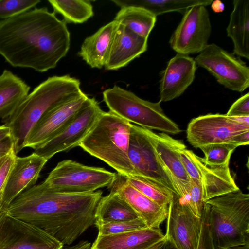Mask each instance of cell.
Instances as JSON below:
<instances>
[{
  "mask_svg": "<svg viewBox=\"0 0 249 249\" xmlns=\"http://www.w3.org/2000/svg\"><path fill=\"white\" fill-rule=\"evenodd\" d=\"M70 47L66 23L46 7L0 21V55L13 67L47 71L56 66Z\"/></svg>",
  "mask_w": 249,
  "mask_h": 249,
  "instance_id": "1",
  "label": "cell"
},
{
  "mask_svg": "<svg viewBox=\"0 0 249 249\" xmlns=\"http://www.w3.org/2000/svg\"><path fill=\"white\" fill-rule=\"evenodd\" d=\"M101 190L72 194L56 192L42 182L19 194L3 210L69 246L94 224Z\"/></svg>",
  "mask_w": 249,
  "mask_h": 249,
  "instance_id": "2",
  "label": "cell"
},
{
  "mask_svg": "<svg viewBox=\"0 0 249 249\" xmlns=\"http://www.w3.org/2000/svg\"><path fill=\"white\" fill-rule=\"evenodd\" d=\"M82 93L80 81L69 75L50 77L36 87L2 120L10 128L16 154L23 148L28 133L45 113Z\"/></svg>",
  "mask_w": 249,
  "mask_h": 249,
  "instance_id": "3",
  "label": "cell"
},
{
  "mask_svg": "<svg viewBox=\"0 0 249 249\" xmlns=\"http://www.w3.org/2000/svg\"><path fill=\"white\" fill-rule=\"evenodd\" d=\"M131 124L111 111H103L79 146L124 176L134 175L128 155Z\"/></svg>",
  "mask_w": 249,
  "mask_h": 249,
  "instance_id": "4",
  "label": "cell"
},
{
  "mask_svg": "<svg viewBox=\"0 0 249 249\" xmlns=\"http://www.w3.org/2000/svg\"><path fill=\"white\" fill-rule=\"evenodd\" d=\"M215 249L249 242V195L240 189L204 201Z\"/></svg>",
  "mask_w": 249,
  "mask_h": 249,
  "instance_id": "5",
  "label": "cell"
},
{
  "mask_svg": "<svg viewBox=\"0 0 249 249\" xmlns=\"http://www.w3.org/2000/svg\"><path fill=\"white\" fill-rule=\"evenodd\" d=\"M103 97L110 111L130 123L172 134L181 131L178 126L165 115L160 101L155 103L143 100L116 85L104 90Z\"/></svg>",
  "mask_w": 249,
  "mask_h": 249,
  "instance_id": "6",
  "label": "cell"
},
{
  "mask_svg": "<svg viewBox=\"0 0 249 249\" xmlns=\"http://www.w3.org/2000/svg\"><path fill=\"white\" fill-rule=\"evenodd\" d=\"M116 173L105 168L89 166L66 160L59 162L43 181L50 189L59 192L72 194L95 192L109 186Z\"/></svg>",
  "mask_w": 249,
  "mask_h": 249,
  "instance_id": "7",
  "label": "cell"
},
{
  "mask_svg": "<svg viewBox=\"0 0 249 249\" xmlns=\"http://www.w3.org/2000/svg\"><path fill=\"white\" fill-rule=\"evenodd\" d=\"M195 61L229 89L241 92L249 87V67L234 54L214 43L208 44Z\"/></svg>",
  "mask_w": 249,
  "mask_h": 249,
  "instance_id": "8",
  "label": "cell"
},
{
  "mask_svg": "<svg viewBox=\"0 0 249 249\" xmlns=\"http://www.w3.org/2000/svg\"><path fill=\"white\" fill-rule=\"evenodd\" d=\"M103 111L94 98L88 97L71 122L34 152L48 160L59 152L79 146Z\"/></svg>",
  "mask_w": 249,
  "mask_h": 249,
  "instance_id": "9",
  "label": "cell"
},
{
  "mask_svg": "<svg viewBox=\"0 0 249 249\" xmlns=\"http://www.w3.org/2000/svg\"><path fill=\"white\" fill-rule=\"evenodd\" d=\"M212 31L206 6L199 5L187 9L170 39L177 53L189 55L200 53L208 45Z\"/></svg>",
  "mask_w": 249,
  "mask_h": 249,
  "instance_id": "10",
  "label": "cell"
},
{
  "mask_svg": "<svg viewBox=\"0 0 249 249\" xmlns=\"http://www.w3.org/2000/svg\"><path fill=\"white\" fill-rule=\"evenodd\" d=\"M64 245L37 227L0 211V249H61Z\"/></svg>",
  "mask_w": 249,
  "mask_h": 249,
  "instance_id": "11",
  "label": "cell"
},
{
  "mask_svg": "<svg viewBox=\"0 0 249 249\" xmlns=\"http://www.w3.org/2000/svg\"><path fill=\"white\" fill-rule=\"evenodd\" d=\"M128 155L134 174L154 179L174 193L176 191L143 128L131 124Z\"/></svg>",
  "mask_w": 249,
  "mask_h": 249,
  "instance_id": "12",
  "label": "cell"
},
{
  "mask_svg": "<svg viewBox=\"0 0 249 249\" xmlns=\"http://www.w3.org/2000/svg\"><path fill=\"white\" fill-rule=\"evenodd\" d=\"M249 130L226 114H208L193 119L189 123L186 137L195 148L213 144L231 143L236 135Z\"/></svg>",
  "mask_w": 249,
  "mask_h": 249,
  "instance_id": "13",
  "label": "cell"
},
{
  "mask_svg": "<svg viewBox=\"0 0 249 249\" xmlns=\"http://www.w3.org/2000/svg\"><path fill=\"white\" fill-rule=\"evenodd\" d=\"M165 236L178 249H196L201 218L196 216L183 199L173 193L168 204Z\"/></svg>",
  "mask_w": 249,
  "mask_h": 249,
  "instance_id": "14",
  "label": "cell"
},
{
  "mask_svg": "<svg viewBox=\"0 0 249 249\" xmlns=\"http://www.w3.org/2000/svg\"><path fill=\"white\" fill-rule=\"evenodd\" d=\"M161 163L170 175L176 193L185 201L189 197L190 179L181 161L179 150L185 145L163 132L156 134L144 128Z\"/></svg>",
  "mask_w": 249,
  "mask_h": 249,
  "instance_id": "15",
  "label": "cell"
},
{
  "mask_svg": "<svg viewBox=\"0 0 249 249\" xmlns=\"http://www.w3.org/2000/svg\"><path fill=\"white\" fill-rule=\"evenodd\" d=\"M88 97L83 92L45 113L28 133L23 148L36 150L55 136L71 122Z\"/></svg>",
  "mask_w": 249,
  "mask_h": 249,
  "instance_id": "16",
  "label": "cell"
},
{
  "mask_svg": "<svg viewBox=\"0 0 249 249\" xmlns=\"http://www.w3.org/2000/svg\"><path fill=\"white\" fill-rule=\"evenodd\" d=\"M107 188L109 192L117 193L127 203L148 228H160L166 219L168 205L158 204L130 185L124 176L117 173Z\"/></svg>",
  "mask_w": 249,
  "mask_h": 249,
  "instance_id": "17",
  "label": "cell"
},
{
  "mask_svg": "<svg viewBox=\"0 0 249 249\" xmlns=\"http://www.w3.org/2000/svg\"><path fill=\"white\" fill-rule=\"evenodd\" d=\"M196 69L195 59L177 53L160 73V101H169L180 96L193 82Z\"/></svg>",
  "mask_w": 249,
  "mask_h": 249,
  "instance_id": "18",
  "label": "cell"
},
{
  "mask_svg": "<svg viewBox=\"0 0 249 249\" xmlns=\"http://www.w3.org/2000/svg\"><path fill=\"white\" fill-rule=\"evenodd\" d=\"M48 160L34 152L25 157H18L4 188L1 210L20 193L35 185Z\"/></svg>",
  "mask_w": 249,
  "mask_h": 249,
  "instance_id": "19",
  "label": "cell"
},
{
  "mask_svg": "<svg viewBox=\"0 0 249 249\" xmlns=\"http://www.w3.org/2000/svg\"><path fill=\"white\" fill-rule=\"evenodd\" d=\"M147 40L119 24L105 69L117 70L127 65L147 50Z\"/></svg>",
  "mask_w": 249,
  "mask_h": 249,
  "instance_id": "20",
  "label": "cell"
},
{
  "mask_svg": "<svg viewBox=\"0 0 249 249\" xmlns=\"http://www.w3.org/2000/svg\"><path fill=\"white\" fill-rule=\"evenodd\" d=\"M193 156L198 171L204 201L239 190L231 175L230 162L211 165L194 153Z\"/></svg>",
  "mask_w": 249,
  "mask_h": 249,
  "instance_id": "21",
  "label": "cell"
},
{
  "mask_svg": "<svg viewBox=\"0 0 249 249\" xmlns=\"http://www.w3.org/2000/svg\"><path fill=\"white\" fill-rule=\"evenodd\" d=\"M164 237L160 228H145L105 235H98L90 249H146Z\"/></svg>",
  "mask_w": 249,
  "mask_h": 249,
  "instance_id": "22",
  "label": "cell"
},
{
  "mask_svg": "<svg viewBox=\"0 0 249 249\" xmlns=\"http://www.w3.org/2000/svg\"><path fill=\"white\" fill-rule=\"evenodd\" d=\"M119 25L113 20L85 39L78 54L90 67H104Z\"/></svg>",
  "mask_w": 249,
  "mask_h": 249,
  "instance_id": "23",
  "label": "cell"
},
{
  "mask_svg": "<svg viewBox=\"0 0 249 249\" xmlns=\"http://www.w3.org/2000/svg\"><path fill=\"white\" fill-rule=\"evenodd\" d=\"M233 9L226 28L233 43V53L249 59V0H234Z\"/></svg>",
  "mask_w": 249,
  "mask_h": 249,
  "instance_id": "24",
  "label": "cell"
},
{
  "mask_svg": "<svg viewBox=\"0 0 249 249\" xmlns=\"http://www.w3.org/2000/svg\"><path fill=\"white\" fill-rule=\"evenodd\" d=\"M30 89L20 78L4 70L0 75V118L9 117L27 96Z\"/></svg>",
  "mask_w": 249,
  "mask_h": 249,
  "instance_id": "25",
  "label": "cell"
},
{
  "mask_svg": "<svg viewBox=\"0 0 249 249\" xmlns=\"http://www.w3.org/2000/svg\"><path fill=\"white\" fill-rule=\"evenodd\" d=\"M94 224L129 220L138 218V215L117 193H110L102 197L95 211Z\"/></svg>",
  "mask_w": 249,
  "mask_h": 249,
  "instance_id": "26",
  "label": "cell"
},
{
  "mask_svg": "<svg viewBox=\"0 0 249 249\" xmlns=\"http://www.w3.org/2000/svg\"><path fill=\"white\" fill-rule=\"evenodd\" d=\"M156 17L142 7L127 6L120 8L114 20L139 36L148 39L155 26Z\"/></svg>",
  "mask_w": 249,
  "mask_h": 249,
  "instance_id": "27",
  "label": "cell"
},
{
  "mask_svg": "<svg viewBox=\"0 0 249 249\" xmlns=\"http://www.w3.org/2000/svg\"><path fill=\"white\" fill-rule=\"evenodd\" d=\"M212 0H112L120 8L134 6L144 8L156 17L170 12L185 11L196 5H210Z\"/></svg>",
  "mask_w": 249,
  "mask_h": 249,
  "instance_id": "28",
  "label": "cell"
},
{
  "mask_svg": "<svg viewBox=\"0 0 249 249\" xmlns=\"http://www.w3.org/2000/svg\"><path fill=\"white\" fill-rule=\"evenodd\" d=\"M53 9V12L61 14L66 23L81 24L87 21L94 15L91 1L71 0L48 1Z\"/></svg>",
  "mask_w": 249,
  "mask_h": 249,
  "instance_id": "29",
  "label": "cell"
},
{
  "mask_svg": "<svg viewBox=\"0 0 249 249\" xmlns=\"http://www.w3.org/2000/svg\"><path fill=\"white\" fill-rule=\"evenodd\" d=\"M125 177L130 185L158 204L168 205L171 201L174 193L158 181L137 175Z\"/></svg>",
  "mask_w": 249,
  "mask_h": 249,
  "instance_id": "30",
  "label": "cell"
},
{
  "mask_svg": "<svg viewBox=\"0 0 249 249\" xmlns=\"http://www.w3.org/2000/svg\"><path fill=\"white\" fill-rule=\"evenodd\" d=\"M238 146L231 143H217L199 148L204 154L203 160L214 165H221L230 162L231 154Z\"/></svg>",
  "mask_w": 249,
  "mask_h": 249,
  "instance_id": "31",
  "label": "cell"
},
{
  "mask_svg": "<svg viewBox=\"0 0 249 249\" xmlns=\"http://www.w3.org/2000/svg\"><path fill=\"white\" fill-rule=\"evenodd\" d=\"M95 225L98 229L99 235L121 233L148 228L139 217L129 220Z\"/></svg>",
  "mask_w": 249,
  "mask_h": 249,
  "instance_id": "32",
  "label": "cell"
},
{
  "mask_svg": "<svg viewBox=\"0 0 249 249\" xmlns=\"http://www.w3.org/2000/svg\"><path fill=\"white\" fill-rule=\"evenodd\" d=\"M39 0H0V19H5L35 7Z\"/></svg>",
  "mask_w": 249,
  "mask_h": 249,
  "instance_id": "33",
  "label": "cell"
},
{
  "mask_svg": "<svg viewBox=\"0 0 249 249\" xmlns=\"http://www.w3.org/2000/svg\"><path fill=\"white\" fill-rule=\"evenodd\" d=\"M189 197L186 204L197 217L201 218L204 209L202 190L199 181L190 179Z\"/></svg>",
  "mask_w": 249,
  "mask_h": 249,
  "instance_id": "34",
  "label": "cell"
},
{
  "mask_svg": "<svg viewBox=\"0 0 249 249\" xmlns=\"http://www.w3.org/2000/svg\"><path fill=\"white\" fill-rule=\"evenodd\" d=\"M196 249H215L209 226L208 208L204 202L200 232Z\"/></svg>",
  "mask_w": 249,
  "mask_h": 249,
  "instance_id": "35",
  "label": "cell"
},
{
  "mask_svg": "<svg viewBox=\"0 0 249 249\" xmlns=\"http://www.w3.org/2000/svg\"><path fill=\"white\" fill-rule=\"evenodd\" d=\"M193 154L194 152L192 150L187 149L185 145L179 150L181 161L189 178L192 180L200 182L198 171Z\"/></svg>",
  "mask_w": 249,
  "mask_h": 249,
  "instance_id": "36",
  "label": "cell"
},
{
  "mask_svg": "<svg viewBox=\"0 0 249 249\" xmlns=\"http://www.w3.org/2000/svg\"><path fill=\"white\" fill-rule=\"evenodd\" d=\"M226 115L228 117L249 116V93L234 102Z\"/></svg>",
  "mask_w": 249,
  "mask_h": 249,
  "instance_id": "37",
  "label": "cell"
},
{
  "mask_svg": "<svg viewBox=\"0 0 249 249\" xmlns=\"http://www.w3.org/2000/svg\"><path fill=\"white\" fill-rule=\"evenodd\" d=\"M16 156L14 149H13L8 154L0 167V192L4 189L6 185L14 166Z\"/></svg>",
  "mask_w": 249,
  "mask_h": 249,
  "instance_id": "38",
  "label": "cell"
},
{
  "mask_svg": "<svg viewBox=\"0 0 249 249\" xmlns=\"http://www.w3.org/2000/svg\"><path fill=\"white\" fill-rule=\"evenodd\" d=\"M146 249H178L165 236L161 240L155 243Z\"/></svg>",
  "mask_w": 249,
  "mask_h": 249,
  "instance_id": "39",
  "label": "cell"
},
{
  "mask_svg": "<svg viewBox=\"0 0 249 249\" xmlns=\"http://www.w3.org/2000/svg\"><path fill=\"white\" fill-rule=\"evenodd\" d=\"M13 149L14 142L11 137L0 141V157L7 155Z\"/></svg>",
  "mask_w": 249,
  "mask_h": 249,
  "instance_id": "40",
  "label": "cell"
},
{
  "mask_svg": "<svg viewBox=\"0 0 249 249\" xmlns=\"http://www.w3.org/2000/svg\"><path fill=\"white\" fill-rule=\"evenodd\" d=\"M231 143L236 145L238 147L248 145L249 143V130L241 133L234 136Z\"/></svg>",
  "mask_w": 249,
  "mask_h": 249,
  "instance_id": "41",
  "label": "cell"
},
{
  "mask_svg": "<svg viewBox=\"0 0 249 249\" xmlns=\"http://www.w3.org/2000/svg\"><path fill=\"white\" fill-rule=\"evenodd\" d=\"M90 243L87 241H82L73 246H64L61 249H90Z\"/></svg>",
  "mask_w": 249,
  "mask_h": 249,
  "instance_id": "42",
  "label": "cell"
},
{
  "mask_svg": "<svg viewBox=\"0 0 249 249\" xmlns=\"http://www.w3.org/2000/svg\"><path fill=\"white\" fill-rule=\"evenodd\" d=\"M235 122L240 124L249 126V116L230 117Z\"/></svg>",
  "mask_w": 249,
  "mask_h": 249,
  "instance_id": "43",
  "label": "cell"
},
{
  "mask_svg": "<svg viewBox=\"0 0 249 249\" xmlns=\"http://www.w3.org/2000/svg\"><path fill=\"white\" fill-rule=\"evenodd\" d=\"M11 135L10 128L5 124L0 125V141H2Z\"/></svg>",
  "mask_w": 249,
  "mask_h": 249,
  "instance_id": "44",
  "label": "cell"
},
{
  "mask_svg": "<svg viewBox=\"0 0 249 249\" xmlns=\"http://www.w3.org/2000/svg\"><path fill=\"white\" fill-rule=\"evenodd\" d=\"M211 7L215 12H222L224 10V4L220 0H216L213 1L211 3Z\"/></svg>",
  "mask_w": 249,
  "mask_h": 249,
  "instance_id": "45",
  "label": "cell"
},
{
  "mask_svg": "<svg viewBox=\"0 0 249 249\" xmlns=\"http://www.w3.org/2000/svg\"><path fill=\"white\" fill-rule=\"evenodd\" d=\"M227 249H249V242L244 245L234 246Z\"/></svg>",
  "mask_w": 249,
  "mask_h": 249,
  "instance_id": "46",
  "label": "cell"
},
{
  "mask_svg": "<svg viewBox=\"0 0 249 249\" xmlns=\"http://www.w3.org/2000/svg\"><path fill=\"white\" fill-rule=\"evenodd\" d=\"M3 190H4V189L0 192V211L2 208V196H3Z\"/></svg>",
  "mask_w": 249,
  "mask_h": 249,
  "instance_id": "47",
  "label": "cell"
},
{
  "mask_svg": "<svg viewBox=\"0 0 249 249\" xmlns=\"http://www.w3.org/2000/svg\"><path fill=\"white\" fill-rule=\"evenodd\" d=\"M7 155H5L4 156L0 157V167L1 165V164H2V162H3V161L5 159V158H6V157Z\"/></svg>",
  "mask_w": 249,
  "mask_h": 249,
  "instance_id": "48",
  "label": "cell"
}]
</instances>
